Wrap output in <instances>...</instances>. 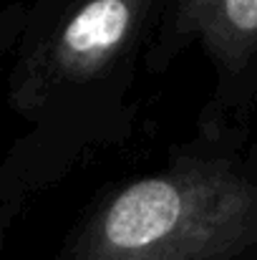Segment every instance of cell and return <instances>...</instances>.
<instances>
[{
    "mask_svg": "<svg viewBox=\"0 0 257 260\" xmlns=\"http://www.w3.org/2000/svg\"><path fill=\"white\" fill-rule=\"evenodd\" d=\"M199 46L214 71V88L197 129H252L257 119V0H169L146 56V74L159 76Z\"/></svg>",
    "mask_w": 257,
    "mask_h": 260,
    "instance_id": "3",
    "label": "cell"
},
{
    "mask_svg": "<svg viewBox=\"0 0 257 260\" xmlns=\"http://www.w3.org/2000/svg\"><path fill=\"white\" fill-rule=\"evenodd\" d=\"M56 260H257L252 129H197L164 162L103 184Z\"/></svg>",
    "mask_w": 257,
    "mask_h": 260,
    "instance_id": "2",
    "label": "cell"
},
{
    "mask_svg": "<svg viewBox=\"0 0 257 260\" xmlns=\"http://www.w3.org/2000/svg\"><path fill=\"white\" fill-rule=\"evenodd\" d=\"M169 0H33L18 10L8 106L28 124L0 170V225L86 157L124 147Z\"/></svg>",
    "mask_w": 257,
    "mask_h": 260,
    "instance_id": "1",
    "label": "cell"
}]
</instances>
